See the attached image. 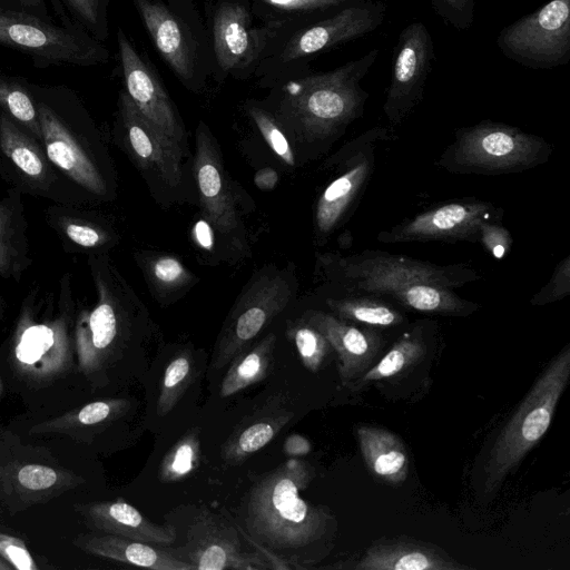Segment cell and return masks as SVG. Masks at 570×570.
<instances>
[{"label":"cell","mask_w":570,"mask_h":570,"mask_svg":"<svg viewBox=\"0 0 570 570\" xmlns=\"http://www.w3.org/2000/svg\"><path fill=\"white\" fill-rule=\"evenodd\" d=\"M325 278L342 294L373 295L426 314L468 316L479 305L455 289L481 278L463 264L436 265L384 250L318 255Z\"/></svg>","instance_id":"1"},{"label":"cell","mask_w":570,"mask_h":570,"mask_svg":"<svg viewBox=\"0 0 570 570\" xmlns=\"http://www.w3.org/2000/svg\"><path fill=\"white\" fill-rule=\"evenodd\" d=\"M380 56L373 48L357 59L287 81L273 116L294 144L315 146L341 136L362 117L370 94L362 87Z\"/></svg>","instance_id":"2"},{"label":"cell","mask_w":570,"mask_h":570,"mask_svg":"<svg viewBox=\"0 0 570 570\" xmlns=\"http://www.w3.org/2000/svg\"><path fill=\"white\" fill-rule=\"evenodd\" d=\"M41 142L50 161L75 186L98 200L116 194V176L106 144L76 102L37 95Z\"/></svg>","instance_id":"3"},{"label":"cell","mask_w":570,"mask_h":570,"mask_svg":"<svg viewBox=\"0 0 570 570\" xmlns=\"http://www.w3.org/2000/svg\"><path fill=\"white\" fill-rule=\"evenodd\" d=\"M313 478L312 465L292 458L258 481L247 504L246 522L253 535L272 548L292 550L318 540L328 515L299 495Z\"/></svg>","instance_id":"4"},{"label":"cell","mask_w":570,"mask_h":570,"mask_svg":"<svg viewBox=\"0 0 570 570\" xmlns=\"http://www.w3.org/2000/svg\"><path fill=\"white\" fill-rule=\"evenodd\" d=\"M88 265L97 298L76 315L75 344L81 370L91 373L129 337L145 308L107 253H91Z\"/></svg>","instance_id":"5"},{"label":"cell","mask_w":570,"mask_h":570,"mask_svg":"<svg viewBox=\"0 0 570 570\" xmlns=\"http://www.w3.org/2000/svg\"><path fill=\"white\" fill-rule=\"evenodd\" d=\"M570 377V344L546 366L495 440L484 466V492L498 491L505 476L548 431Z\"/></svg>","instance_id":"6"},{"label":"cell","mask_w":570,"mask_h":570,"mask_svg":"<svg viewBox=\"0 0 570 570\" xmlns=\"http://www.w3.org/2000/svg\"><path fill=\"white\" fill-rule=\"evenodd\" d=\"M438 165L450 173L519 174L548 161L553 147L543 138L493 120L461 127Z\"/></svg>","instance_id":"7"},{"label":"cell","mask_w":570,"mask_h":570,"mask_svg":"<svg viewBox=\"0 0 570 570\" xmlns=\"http://www.w3.org/2000/svg\"><path fill=\"white\" fill-rule=\"evenodd\" d=\"M0 45L18 49L45 66H91L108 58L106 48L83 31L58 27L37 14L2 7Z\"/></svg>","instance_id":"8"},{"label":"cell","mask_w":570,"mask_h":570,"mask_svg":"<svg viewBox=\"0 0 570 570\" xmlns=\"http://www.w3.org/2000/svg\"><path fill=\"white\" fill-rule=\"evenodd\" d=\"M502 55L534 70L570 61V0H549L538 10L502 28L495 40Z\"/></svg>","instance_id":"9"},{"label":"cell","mask_w":570,"mask_h":570,"mask_svg":"<svg viewBox=\"0 0 570 570\" xmlns=\"http://www.w3.org/2000/svg\"><path fill=\"white\" fill-rule=\"evenodd\" d=\"M295 293L289 272L262 271L240 294L218 336L213 366L223 368L281 314Z\"/></svg>","instance_id":"10"},{"label":"cell","mask_w":570,"mask_h":570,"mask_svg":"<svg viewBox=\"0 0 570 570\" xmlns=\"http://www.w3.org/2000/svg\"><path fill=\"white\" fill-rule=\"evenodd\" d=\"M0 173L19 191L62 205H81L76 188L50 161L30 132L4 112L0 115Z\"/></svg>","instance_id":"11"},{"label":"cell","mask_w":570,"mask_h":570,"mask_svg":"<svg viewBox=\"0 0 570 570\" xmlns=\"http://www.w3.org/2000/svg\"><path fill=\"white\" fill-rule=\"evenodd\" d=\"M387 138V129L373 127L343 149L337 175L320 195L314 210V234L318 244L338 229L353 214L374 173L375 148Z\"/></svg>","instance_id":"12"},{"label":"cell","mask_w":570,"mask_h":570,"mask_svg":"<svg viewBox=\"0 0 570 570\" xmlns=\"http://www.w3.org/2000/svg\"><path fill=\"white\" fill-rule=\"evenodd\" d=\"M435 58L434 42L422 21L406 24L394 48L383 112L391 126L403 124L421 104Z\"/></svg>","instance_id":"13"},{"label":"cell","mask_w":570,"mask_h":570,"mask_svg":"<svg viewBox=\"0 0 570 570\" xmlns=\"http://www.w3.org/2000/svg\"><path fill=\"white\" fill-rule=\"evenodd\" d=\"M502 214L501 208L487 200L455 199L382 230L376 239L384 244L430 240L479 243L481 225L488 220H501Z\"/></svg>","instance_id":"14"},{"label":"cell","mask_w":570,"mask_h":570,"mask_svg":"<svg viewBox=\"0 0 570 570\" xmlns=\"http://www.w3.org/2000/svg\"><path fill=\"white\" fill-rule=\"evenodd\" d=\"M115 137L148 179L171 189L181 184L185 154L138 111L126 91L119 95Z\"/></svg>","instance_id":"15"},{"label":"cell","mask_w":570,"mask_h":570,"mask_svg":"<svg viewBox=\"0 0 570 570\" xmlns=\"http://www.w3.org/2000/svg\"><path fill=\"white\" fill-rule=\"evenodd\" d=\"M386 13L382 0L346 4L294 33L281 52V61L294 62L363 38L383 24Z\"/></svg>","instance_id":"16"},{"label":"cell","mask_w":570,"mask_h":570,"mask_svg":"<svg viewBox=\"0 0 570 570\" xmlns=\"http://www.w3.org/2000/svg\"><path fill=\"white\" fill-rule=\"evenodd\" d=\"M117 41L127 95L138 111L185 154L186 129L163 83L121 29Z\"/></svg>","instance_id":"17"},{"label":"cell","mask_w":570,"mask_h":570,"mask_svg":"<svg viewBox=\"0 0 570 570\" xmlns=\"http://www.w3.org/2000/svg\"><path fill=\"white\" fill-rule=\"evenodd\" d=\"M195 178L204 215L225 238L242 229L228 176L217 142L200 121L196 129Z\"/></svg>","instance_id":"18"},{"label":"cell","mask_w":570,"mask_h":570,"mask_svg":"<svg viewBox=\"0 0 570 570\" xmlns=\"http://www.w3.org/2000/svg\"><path fill=\"white\" fill-rule=\"evenodd\" d=\"M188 563L200 570L267 569L265 559L243 552L234 529L213 513L200 515L188 534Z\"/></svg>","instance_id":"19"},{"label":"cell","mask_w":570,"mask_h":570,"mask_svg":"<svg viewBox=\"0 0 570 570\" xmlns=\"http://www.w3.org/2000/svg\"><path fill=\"white\" fill-rule=\"evenodd\" d=\"M302 317L326 337L337 354L338 373L344 385L353 383L371 367L382 345V337L376 331L357 327L320 309H307Z\"/></svg>","instance_id":"20"},{"label":"cell","mask_w":570,"mask_h":570,"mask_svg":"<svg viewBox=\"0 0 570 570\" xmlns=\"http://www.w3.org/2000/svg\"><path fill=\"white\" fill-rule=\"evenodd\" d=\"M160 56L186 85L196 75V55L174 12L159 0H132Z\"/></svg>","instance_id":"21"},{"label":"cell","mask_w":570,"mask_h":570,"mask_svg":"<svg viewBox=\"0 0 570 570\" xmlns=\"http://www.w3.org/2000/svg\"><path fill=\"white\" fill-rule=\"evenodd\" d=\"M358 570H465L439 547L406 537L380 539L365 551Z\"/></svg>","instance_id":"22"},{"label":"cell","mask_w":570,"mask_h":570,"mask_svg":"<svg viewBox=\"0 0 570 570\" xmlns=\"http://www.w3.org/2000/svg\"><path fill=\"white\" fill-rule=\"evenodd\" d=\"M76 510L87 527L98 532L160 546L174 543L177 537L173 525L154 523L135 507L121 500L80 504L76 505Z\"/></svg>","instance_id":"23"},{"label":"cell","mask_w":570,"mask_h":570,"mask_svg":"<svg viewBox=\"0 0 570 570\" xmlns=\"http://www.w3.org/2000/svg\"><path fill=\"white\" fill-rule=\"evenodd\" d=\"M73 544L86 553L154 570H190L193 564L150 543L94 532L78 535Z\"/></svg>","instance_id":"24"},{"label":"cell","mask_w":570,"mask_h":570,"mask_svg":"<svg viewBox=\"0 0 570 570\" xmlns=\"http://www.w3.org/2000/svg\"><path fill=\"white\" fill-rule=\"evenodd\" d=\"M213 40L216 62L223 71L244 66L256 43L247 9L236 2L222 3L213 19Z\"/></svg>","instance_id":"25"},{"label":"cell","mask_w":570,"mask_h":570,"mask_svg":"<svg viewBox=\"0 0 570 570\" xmlns=\"http://www.w3.org/2000/svg\"><path fill=\"white\" fill-rule=\"evenodd\" d=\"M45 215L47 223L71 252L107 253L117 239L104 219L79 206L55 204L47 208Z\"/></svg>","instance_id":"26"},{"label":"cell","mask_w":570,"mask_h":570,"mask_svg":"<svg viewBox=\"0 0 570 570\" xmlns=\"http://www.w3.org/2000/svg\"><path fill=\"white\" fill-rule=\"evenodd\" d=\"M21 191L0 196V276L19 282L32 259Z\"/></svg>","instance_id":"27"},{"label":"cell","mask_w":570,"mask_h":570,"mask_svg":"<svg viewBox=\"0 0 570 570\" xmlns=\"http://www.w3.org/2000/svg\"><path fill=\"white\" fill-rule=\"evenodd\" d=\"M356 438L364 462L377 480L394 487L404 483L409 474V454L395 433L362 424L356 428Z\"/></svg>","instance_id":"28"},{"label":"cell","mask_w":570,"mask_h":570,"mask_svg":"<svg viewBox=\"0 0 570 570\" xmlns=\"http://www.w3.org/2000/svg\"><path fill=\"white\" fill-rule=\"evenodd\" d=\"M330 312L341 320L367 327H393L405 322L404 314L392 302L362 294H344L325 301Z\"/></svg>","instance_id":"29"},{"label":"cell","mask_w":570,"mask_h":570,"mask_svg":"<svg viewBox=\"0 0 570 570\" xmlns=\"http://www.w3.org/2000/svg\"><path fill=\"white\" fill-rule=\"evenodd\" d=\"M276 335L268 333L252 347L244 348L228 364L220 385V395L226 397L264 380L273 363Z\"/></svg>","instance_id":"30"},{"label":"cell","mask_w":570,"mask_h":570,"mask_svg":"<svg viewBox=\"0 0 570 570\" xmlns=\"http://www.w3.org/2000/svg\"><path fill=\"white\" fill-rule=\"evenodd\" d=\"M426 347L423 330L416 325L403 333L389 352L352 384L358 389L366 384L399 375L423 360Z\"/></svg>","instance_id":"31"},{"label":"cell","mask_w":570,"mask_h":570,"mask_svg":"<svg viewBox=\"0 0 570 570\" xmlns=\"http://www.w3.org/2000/svg\"><path fill=\"white\" fill-rule=\"evenodd\" d=\"M291 417L292 414L279 412L256 419L230 436L223 451L225 461L240 463L271 442Z\"/></svg>","instance_id":"32"},{"label":"cell","mask_w":570,"mask_h":570,"mask_svg":"<svg viewBox=\"0 0 570 570\" xmlns=\"http://www.w3.org/2000/svg\"><path fill=\"white\" fill-rule=\"evenodd\" d=\"M0 107L3 110L2 112L41 142V130L35 96L18 80L1 73Z\"/></svg>","instance_id":"33"},{"label":"cell","mask_w":570,"mask_h":570,"mask_svg":"<svg viewBox=\"0 0 570 570\" xmlns=\"http://www.w3.org/2000/svg\"><path fill=\"white\" fill-rule=\"evenodd\" d=\"M145 273L157 297L164 299L189 287L194 281L185 265L168 254H156L146 259Z\"/></svg>","instance_id":"34"},{"label":"cell","mask_w":570,"mask_h":570,"mask_svg":"<svg viewBox=\"0 0 570 570\" xmlns=\"http://www.w3.org/2000/svg\"><path fill=\"white\" fill-rule=\"evenodd\" d=\"M287 336L293 342L303 365L313 373L321 370L333 351L326 337L302 316L288 323Z\"/></svg>","instance_id":"35"},{"label":"cell","mask_w":570,"mask_h":570,"mask_svg":"<svg viewBox=\"0 0 570 570\" xmlns=\"http://www.w3.org/2000/svg\"><path fill=\"white\" fill-rule=\"evenodd\" d=\"M200 440L198 430L186 432L166 453L160 466L159 479L165 483L177 482L198 465Z\"/></svg>","instance_id":"36"},{"label":"cell","mask_w":570,"mask_h":570,"mask_svg":"<svg viewBox=\"0 0 570 570\" xmlns=\"http://www.w3.org/2000/svg\"><path fill=\"white\" fill-rule=\"evenodd\" d=\"M194 375L193 357L187 353L176 355L168 363L159 387L157 412L167 415L189 386Z\"/></svg>","instance_id":"37"},{"label":"cell","mask_w":570,"mask_h":570,"mask_svg":"<svg viewBox=\"0 0 570 570\" xmlns=\"http://www.w3.org/2000/svg\"><path fill=\"white\" fill-rule=\"evenodd\" d=\"M126 404L125 400L96 401L82 406L77 412H69L61 417L35 426L31 433L63 431L79 425L98 424L122 412Z\"/></svg>","instance_id":"38"},{"label":"cell","mask_w":570,"mask_h":570,"mask_svg":"<svg viewBox=\"0 0 570 570\" xmlns=\"http://www.w3.org/2000/svg\"><path fill=\"white\" fill-rule=\"evenodd\" d=\"M247 111L263 138L273 151L288 166L295 165V155L288 138L273 114L256 104L247 106Z\"/></svg>","instance_id":"39"},{"label":"cell","mask_w":570,"mask_h":570,"mask_svg":"<svg viewBox=\"0 0 570 570\" xmlns=\"http://www.w3.org/2000/svg\"><path fill=\"white\" fill-rule=\"evenodd\" d=\"M434 13L458 31L469 30L475 19L476 0H428Z\"/></svg>","instance_id":"40"},{"label":"cell","mask_w":570,"mask_h":570,"mask_svg":"<svg viewBox=\"0 0 570 570\" xmlns=\"http://www.w3.org/2000/svg\"><path fill=\"white\" fill-rule=\"evenodd\" d=\"M570 294V254L556 266L549 282L530 299L534 306L547 305L568 297Z\"/></svg>","instance_id":"41"},{"label":"cell","mask_w":570,"mask_h":570,"mask_svg":"<svg viewBox=\"0 0 570 570\" xmlns=\"http://www.w3.org/2000/svg\"><path fill=\"white\" fill-rule=\"evenodd\" d=\"M78 19L95 37H106V6L108 0H65Z\"/></svg>","instance_id":"42"},{"label":"cell","mask_w":570,"mask_h":570,"mask_svg":"<svg viewBox=\"0 0 570 570\" xmlns=\"http://www.w3.org/2000/svg\"><path fill=\"white\" fill-rule=\"evenodd\" d=\"M278 11L294 13H331L357 0H258Z\"/></svg>","instance_id":"43"},{"label":"cell","mask_w":570,"mask_h":570,"mask_svg":"<svg viewBox=\"0 0 570 570\" xmlns=\"http://www.w3.org/2000/svg\"><path fill=\"white\" fill-rule=\"evenodd\" d=\"M479 243L494 258L504 257L513 243L511 233L501 224V220L484 222L479 232Z\"/></svg>","instance_id":"44"},{"label":"cell","mask_w":570,"mask_h":570,"mask_svg":"<svg viewBox=\"0 0 570 570\" xmlns=\"http://www.w3.org/2000/svg\"><path fill=\"white\" fill-rule=\"evenodd\" d=\"M0 556L18 570L38 569L24 542L16 537L0 532Z\"/></svg>","instance_id":"45"},{"label":"cell","mask_w":570,"mask_h":570,"mask_svg":"<svg viewBox=\"0 0 570 570\" xmlns=\"http://www.w3.org/2000/svg\"><path fill=\"white\" fill-rule=\"evenodd\" d=\"M17 481L27 490H47L58 482V473L46 465L27 464L17 472Z\"/></svg>","instance_id":"46"},{"label":"cell","mask_w":570,"mask_h":570,"mask_svg":"<svg viewBox=\"0 0 570 570\" xmlns=\"http://www.w3.org/2000/svg\"><path fill=\"white\" fill-rule=\"evenodd\" d=\"M311 448V442L299 434H292L284 442L285 453L293 458L307 454Z\"/></svg>","instance_id":"47"},{"label":"cell","mask_w":570,"mask_h":570,"mask_svg":"<svg viewBox=\"0 0 570 570\" xmlns=\"http://www.w3.org/2000/svg\"><path fill=\"white\" fill-rule=\"evenodd\" d=\"M278 181V174L271 167H265L255 174L254 183L262 190H271Z\"/></svg>","instance_id":"48"},{"label":"cell","mask_w":570,"mask_h":570,"mask_svg":"<svg viewBox=\"0 0 570 570\" xmlns=\"http://www.w3.org/2000/svg\"><path fill=\"white\" fill-rule=\"evenodd\" d=\"M18 4L22 8L28 10V12L33 13L37 16L40 14L41 17L46 13V6L45 0H16Z\"/></svg>","instance_id":"49"},{"label":"cell","mask_w":570,"mask_h":570,"mask_svg":"<svg viewBox=\"0 0 570 570\" xmlns=\"http://www.w3.org/2000/svg\"><path fill=\"white\" fill-rule=\"evenodd\" d=\"M12 567L8 563H4L3 561L0 560V570H8V569H11Z\"/></svg>","instance_id":"50"},{"label":"cell","mask_w":570,"mask_h":570,"mask_svg":"<svg viewBox=\"0 0 570 570\" xmlns=\"http://www.w3.org/2000/svg\"><path fill=\"white\" fill-rule=\"evenodd\" d=\"M2 314H3V299H2V296L0 294V318L2 317Z\"/></svg>","instance_id":"51"}]
</instances>
